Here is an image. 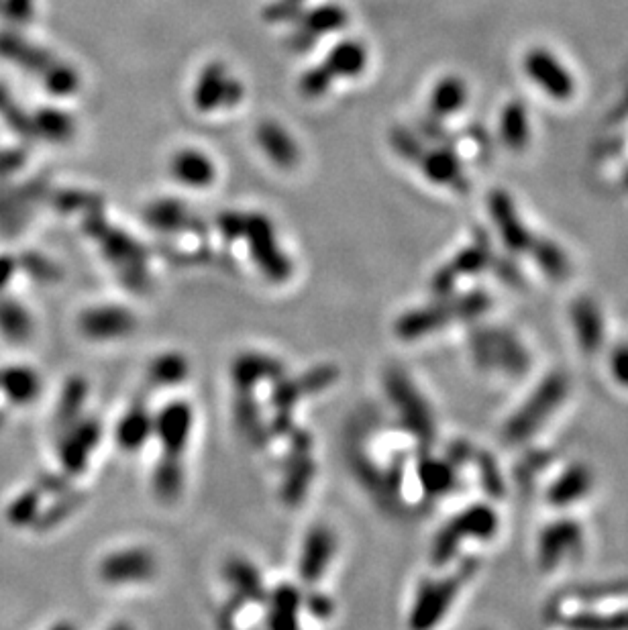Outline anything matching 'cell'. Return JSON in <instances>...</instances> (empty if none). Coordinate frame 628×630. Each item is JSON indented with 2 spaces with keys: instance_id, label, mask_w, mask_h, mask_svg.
<instances>
[{
  "instance_id": "cell-1",
  "label": "cell",
  "mask_w": 628,
  "mask_h": 630,
  "mask_svg": "<svg viewBox=\"0 0 628 630\" xmlns=\"http://www.w3.org/2000/svg\"><path fill=\"white\" fill-rule=\"evenodd\" d=\"M221 243L231 251L233 266L249 264L270 284H286L294 278V264L282 247L274 223L259 213H223L217 221Z\"/></svg>"
},
{
  "instance_id": "cell-2",
  "label": "cell",
  "mask_w": 628,
  "mask_h": 630,
  "mask_svg": "<svg viewBox=\"0 0 628 630\" xmlns=\"http://www.w3.org/2000/svg\"><path fill=\"white\" fill-rule=\"evenodd\" d=\"M196 427L194 406L172 400L155 412L151 445L157 449L151 469V492L162 504L180 500L186 486V455Z\"/></svg>"
},
{
  "instance_id": "cell-3",
  "label": "cell",
  "mask_w": 628,
  "mask_h": 630,
  "mask_svg": "<svg viewBox=\"0 0 628 630\" xmlns=\"http://www.w3.org/2000/svg\"><path fill=\"white\" fill-rule=\"evenodd\" d=\"M465 349L471 365L496 382L527 380L535 365L527 337L510 325L488 319V314L467 325Z\"/></svg>"
},
{
  "instance_id": "cell-4",
  "label": "cell",
  "mask_w": 628,
  "mask_h": 630,
  "mask_svg": "<svg viewBox=\"0 0 628 630\" xmlns=\"http://www.w3.org/2000/svg\"><path fill=\"white\" fill-rule=\"evenodd\" d=\"M573 394L571 376L555 367L541 374L506 414L500 427V439L506 447L529 449L555 423Z\"/></svg>"
},
{
  "instance_id": "cell-5",
  "label": "cell",
  "mask_w": 628,
  "mask_h": 630,
  "mask_svg": "<svg viewBox=\"0 0 628 630\" xmlns=\"http://www.w3.org/2000/svg\"><path fill=\"white\" fill-rule=\"evenodd\" d=\"M502 531L498 502L476 496L449 516L431 543V567H443L478 553L496 543Z\"/></svg>"
},
{
  "instance_id": "cell-6",
  "label": "cell",
  "mask_w": 628,
  "mask_h": 630,
  "mask_svg": "<svg viewBox=\"0 0 628 630\" xmlns=\"http://www.w3.org/2000/svg\"><path fill=\"white\" fill-rule=\"evenodd\" d=\"M494 308V298L484 288H474L451 296H433L425 306L406 310L396 323L398 339L406 343L423 341L459 323L471 325Z\"/></svg>"
},
{
  "instance_id": "cell-7",
  "label": "cell",
  "mask_w": 628,
  "mask_h": 630,
  "mask_svg": "<svg viewBox=\"0 0 628 630\" xmlns=\"http://www.w3.org/2000/svg\"><path fill=\"white\" fill-rule=\"evenodd\" d=\"M559 626L628 628V586L575 588L555 596L545 610Z\"/></svg>"
},
{
  "instance_id": "cell-8",
  "label": "cell",
  "mask_w": 628,
  "mask_h": 630,
  "mask_svg": "<svg viewBox=\"0 0 628 630\" xmlns=\"http://www.w3.org/2000/svg\"><path fill=\"white\" fill-rule=\"evenodd\" d=\"M541 469H522V478L537 492L547 512H578L594 494L596 478L580 459L541 457Z\"/></svg>"
},
{
  "instance_id": "cell-9",
  "label": "cell",
  "mask_w": 628,
  "mask_h": 630,
  "mask_svg": "<svg viewBox=\"0 0 628 630\" xmlns=\"http://www.w3.org/2000/svg\"><path fill=\"white\" fill-rule=\"evenodd\" d=\"M480 565V557H463L455 563L433 567L435 573L421 580L414 592L408 608V626L433 628L441 624L455 608L469 582L478 575Z\"/></svg>"
},
{
  "instance_id": "cell-10",
  "label": "cell",
  "mask_w": 628,
  "mask_h": 630,
  "mask_svg": "<svg viewBox=\"0 0 628 630\" xmlns=\"http://www.w3.org/2000/svg\"><path fill=\"white\" fill-rule=\"evenodd\" d=\"M590 549V533L578 512H549L535 543V565L545 575H561L578 567Z\"/></svg>"
},
{
  "instance_id": "cell-11",
  "label": "cell",
  "mask_w": 628,
  "mask_h": 630,
  "mask_svg": "<svg viewBox=\"0 0 628 630\" xmlns=\"http://www.w3.org/2000/svg\"><path fill=\"white\" fill-rule=\"evenodd\" d=\"M386 398L394 410V418L402 423L408 431H412L418 441L427 447L437 443L439 427L435 410L429 404V398L418 388V384L402 370V367H392L384 382Z\"/></svg>"
},
{
  "instance_id": "cell-12",
  "label": "cell",
  "mask_w": 628,
  "mask_h": 630,
  "mask_svg": "<svg viewBox=\"0 0 628 630\" xmlns=\"http://www.w3.org/2000/svg\"><path fill=\"white\" fill-rule=\"evenodd\" d=\"M567 325L571 339L586 359H600L610 343L608 312L600 300L590 294L575 296L567 306Z\"/></svg>"
},
{
  "instance_id": "cell-13",
  "label": "cell",
  "mask_w": 628,
  "mask_h": 630,
  "mask_svg": "<svg viewBox=\"0 0 628 630\" xmlns=\"http://www.w3.org/2000/svg\"><path fill=\"white\" fill-rule=\"evenodd\" d=\"M160 573V559L149 547H121L98 563V580L111 588H137L151 584Z\"/></svg>"
},
{
  "instance_id": "cell-14",
  "label": "cell",
  "mask_w": 628,
  "mask_h": 630,
  "mask_svg": "<svg viewBox=\"0 0 628 630\" xmlns=\"http://www.w3.org/2000/svg\"><path fill=\"white\" fill-rule=\"evenodd\" d=\"M76 327L82 339L98 345H109L131 339L139 327V317L133 308L125 304L102 302L82 308L76 319Z\"/></svg>"
},
{
  "instance_id": "cell-15",
  "label": "cell",
  "mask_w": 628,
  "mask_h": 630,
  "mask_svg": "<svg viewBox=\"0 0 628 630\" xmlns=\"http://www.w3.org/2000/svg\"><path fill=\"white\" fill-rule=\"evenodd\" d=\"M488 213L494 221L498 241L508 257L529 259L543 235H537L525 221H522L518 208L510 194L504 190H494L488 196Z\"/></svg>"
},
{
  "instance_id": "cell-16",
  "label": "cell",
  "mask_w": 628,
  "mask_h": 630,
  "mask_svg": "<svg viewBox=\"0 0 628 630\" xmlns=\"http://www.w3.org/2000/svg\"><path fill=\"white\" fill-rule=\"evenodd\" d=\"M339 553V539L327 524H314L302 539L298 553V584L304 590L321 588Z\"/></svg>"
},
{
  "instance_id": "cell-17",
  "label": "cell",
  "mask_w": 628,
  "mask_h": 630,
  "mask_svg": "<svg viewBox=\"0 0 628 630\" xmlns=\"http://www.w3.org/2000/svg\"><path fill=\"white\" fill-rule=\"evenodd\" d=\"M243 98V86L237 78L229 76L227 68L219 62L208 64L194 86V104L202 113H211L221 107H235Z\"/></svg>"
},
{
  "instance_id": "cell-18",
  "label": "cell",
  "mask_w": 628,
  "mask_h": 630,
  "mask_svg": "<svg viewBox=\"0 0 628 630\" xmlns=\"http://www.w3.org/2000/svg\"><path fill=\"white\" fill-rule=\"evenodd\" d=\"M525 68L535 84H539L551 98L567 100L573 90L575 82L567 68L547 49H533L527 54Z\"/></svg>"
},
{
  "instance_id": "cell-19",
  "label": "cell",
  "mask_w": 628,
  "mask_h": 630,
  "mask_svg": "<svg viewBox=\"0 0 628 630\" xmlns=\"http://www.w3.org/2000/svg\"><path fill=\"white\" fill-rule=\"evenodd\" d=\"M153 418L149 402L145 398H137L117 420L115 441L123 453H141L151 445L153 437Z\"/></svg>"
},
{
  "instance_id": "cell-20",
  "label": "cell",
  "mask_w": 628,
  "mask_h": 630,
  "mask_svg": "<svg viewBox=\"0 0 628 630\" xmlns=\"http://www.w3.org/2000/svg\"><path fill=\"white\" fill-rule=\"evenodd\" d=\"M304 588L298 582H280L268 590V628H294L302 626Z\"/></svg>"
},
{
  "instance_id": "cell-21",
  "label": "cell",
  "mask_w": 628,
  "mask_h": 630,
  "mask_svg": "<svg viewBox=\"0 0 628 630\" xmlns=\"http://www.w3.org/2000/svg\"><path fill=\"white\" fill-rule=\"evenodd\" d=\"M192 374L190 361L180 351H164L155 355L145 372V390L151 392H164L182 388Z\"/></svg>"
},
{
  "instance_id": "cell-22",
  "label": "cell",
  "mask_w": 628,
  "mask_h": 630,
  "mask_svg": "<svg viewBox=\"0 0 628 630\" xmlns=\"http://www.w3.org/2000/svg\"><path fill=\"white\" fill-rule=\"evenodd\" d=\"M172 178L186 188H208L217 180V166L206 153L186 147L174 153L170 162Z\"/></svg>"
},
{
  "instance_id": "cell-23",
  "label": "cell",
  "mask_w": 628,
  "mask_h": 630,
  "mask_svg": "<svg viewBox=\"0 0 628 630\" xmlns=\"http://www.w3.org/2000/svg\"><path fill=\"white\" fill-rule=\"evenodd\" d=\"M418 166L423 170V176L437 184V186H449L455 192H467V180L461 168L459 157L449 147H439L431 151H423L418 157Z\"/></svg>"
},
{
  "instance_id": "cell-24",
  "label": "cell",
  "mask_w": 628,
  "mask_h": 630,
  "mask_svg": "<svg viewBox=\"0 0 628 630\" xmlns=\"http://www.w3.org/2000/svg\"><path fill=\"white\" fill-rule=\"evenodd\" d=\"M257 145L268 155V160L282 168V170H292L300 162V149L298 143L292 139V135L278 123L274 121H264L259 123L255 131Z\"/></svg>"
},
{
  "instance_id": "cell-25",
  "label": "cell",
  "mask_w": 628,
  "mask_h": 630,
  "mask_svg": "<svg viewBox=\"0 0 628 630\" xmlns=\"http://www.w3.org/2000/svg\"><path fill=\"white\" fill-rule=\"evenodd\" d=\"M41 392V378L27 365H15L5 367L0 372V394H3L5 402L11 406H27L33 400H37Z\"/></svg>"
},
{
  "instance_id": "cell-26",
  "label": "cell",
  "mask_w": 628,
  "mask_h": 630,
  "mask_svg": "<svg viewBox=\"0 0 628 630\" xmlns=\"http://www.w3.org/2000/svg\"><path fill=\"white\" fill-rule=\"evenodd\" d=\"M35 331L33 312L23 304L3 294L0 300V335L11 343H27Z\"/></svg>"
},
{
  "instance_id": "cell-27",
  "label": "cell",
  "mask_w": 628,
  "mask_h": 630,
  "mask_svg": "<svg viewBox=\"0 0 628 630\" xmlns=\"http://www.w3.org/2000/svg\"><path fill=\"white\" fill-rule=\"evenodd\" d=\"M323 66L333 78H355L368 66V49L359 41L347 39L329 51Z\"/></svg>"
},
{
  "instance_id": "cell-28",
  "label": "cell",
  "mask_w": 628,
  "mask_h": 630,
  "mask_svg": "<svg viewBox=\"0 0 628 630\" xmlns=\"http://www.w3.org/2000/svg\"><path fill=\"white\" fill-rule=\"evenodd\" d=\"M500 135L508 149L520 151L525 149L531 137V125H529V113L520 102L506 104L500 119Z\"/></svg>"
},
{
  "instance_id": "cell-29",
  "label": "cell",
  "mask_w": 628,
  "mask_h": 630,
  "mask_svg": "<svg viewBox=\"0 0 628 630\" xmlns=\"http://www.w3.org/2000/svg\"><path fill=\"white\" fill-rule=\"evenodd\" d=\"M347 25V13L337 5H321L306 15H300V31L306 33L312 41L319 35L339 31Z\"/></svg>"
},
{
  "instance_id": "cell-30",
  "label": "cell",
  "mask_w": 628,
  "mask_h": 630,
  "mask_svg": "<svg viewBox=\"0 0 628 630\" xmlns=\"http://www.w3.org/2000/svg\"><path fill=\"white\" fill-rule=\"evenodd\" d=\"M467 102V86L461 78L449 76L437 82L431 94V111L437 117H449L455 115L457 111L463 109V104Z\"/></svg>"
},
{
  "instance_id": "cell-31",
  "label": "cell",
  "mask_w": 628,
  "mask_h": 630,
  "mask_svg": "<svg viewBox=\"0 0 628 630\" xmlns=\"http://www.w3.org/2000/svg\"><path fill=\"white\" fill-rule=\"evenodd\" d=\"M600 359L604 361V367H606L604 374L608 382L616 390L628 394V335L616 341L610 339Z\"/></svg>"
},
{
  "instance_id": "cell-32",
  "label": "cell",
  "mask_w": 628,
  "mask_h": 630,
  "mask_svg": "<svg viewBox=\"0 0 628 630\" xmlns=\"http://www.w3.org/2000/svg\"><path fill=\"white\" fill-rule=\"evenodd\" d=\"M333 80H335V78L327 72V68H325V66H319V68H314V70H308V72L302 76V80H300V90H302V94L308 96V98H319V96H323V94L331 88Z\"/></svg>"
},
{
  "instance_id": "cell-33",
  "label": "cell",
  "mask_w": 628,
  "mask_h": 630,
  "mask_svg": "<svg viewBox=\"0 0 628 630\" xmlns=\"http://www.w3.org/2000/svg\"><path fill=\"white\" fill-rule=\"evenodd\" d=\"M392 145L394 149L404 157V160H412V162H418V157L423 155V145L418 139H414L408 131L404 129H396L392 133Z\"/></svg>"
},
{
  "instance_id": "cell-34",
  "label": "cell",
  "mask_w": 628,
  "mask_h": 630,
  "mask_svg": "<svg viewBox=\"0 0 628 630\" xmlns=\"http://www.w3.org/2000/svg\"><path fill=\"white\" fill-rule=\"evenodd\" d=\"M300 15H302L300 5L290 3V0H278V3H274L266 11L268 21H294L300 19Z\"/></svg>"
},
{
  "instance_id": "cell-35",
  "label": "cell",
  "mask_w": 628,
  "mask_h": 630,
  "mask_svg": "<svg viewBox=\"0 0 628 630\" xmlns=\"http://www.w3.org/2000/svg\"><path fill=\"white\" fill-rule=\"evenodd\" d=\"M19 270V261L11 255H0V296L7 294Z\"/></svg>"
},
{
  "instance_id": "cell-36",
  "label": "cell",
  "mask_w": 628,
  "mask_h": 630,
  "mask_svg": "<svg viewBox=\"0 0 628 630\" xmlns=\"http://www.w3.org/2000/svg\"><path fill=\"white\" fill-rule=\"evenodd\" d=\"M290 3H296V5H300V3H302V0H290Z\"/></svg>"
}]
</instances>
